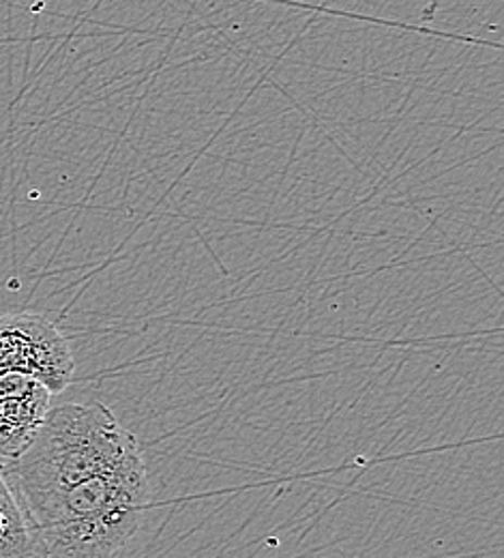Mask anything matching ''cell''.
I'll return each instance as SVG.
<instances>
[{
  "label": "cell",
  "mask_w": 504,
  "mask_h": 558,
  "mask_svg": "<svg viewBox=\"0 0 504 558\" xmlns=\"http://www.w3.org/2000/svg\"><path fill=\"white\" fill-rule=\"evenodd\" d=\"M0 469L46 558H112L143 526L145 453L101 402L50 409L33 445Z\"/></svg>",
  "instance_id": "6da1fadb"
},
{
  "label": "cell",
  "mask_w": 504,
  "mask_h": 558,
  "mask_svg": "<svg viewBox=\"0 0 504 558\" xmlns=\"http://www.w3.org/2000/svg\"><path fill=\"white\" fill-rule=\"evenodd\" d=\"M0 372H15L41 383L52 396L63 393L75 374L67 338L39 314L0 316Z\"/></svg>",
  "instance_id": "7a4b0ae2"
},
{
  "label": "cell",
  "mask_w": 504,
  "mask_h": 558,
  "mask_svg": "<svg viewBox=\"0 0 504 558\" xmlns=\"http://www.w3.org/2000/svg\"><path fill=\"white\" fill-rule=\"evenodd\" d=\"M52 393L24 374L0 372V462L17 460L37 438Z\"/></svg>",
  "instance_id": "3957f363"
},
{
  "label": "cell",
  "mask_w": 504,
  "mask_h": 558,
  "mask_svg": "<svg viewBox=\"0 0 504 558\" xmlns=\"http://www.w3.org/2000/svg\"><path fill=\"white\" fill-rule=\"evenodd\" d=\"M0 558H46L41 539L0 469Z\"/></svg>",
  "instance_id": "277c9868"
}]
</instances>
